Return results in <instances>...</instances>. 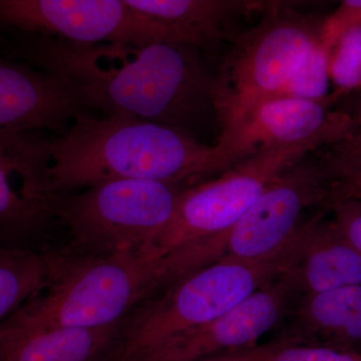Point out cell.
Here are the masks:
<instances>
[{
    "instance_id": "obj_23",
    "label": "cell",
    "mask_w": 361,
    "mask_h": 361,
    "mask_svg": "<svg viewBox=\"0 0 361 361\" xmlns=\"http://www.w3.org/2000/svg\"><path fill=\"white\" fill-rule=\"evenodd\" d=\"M361 21V0H344L331 16L323 20L322 44L330 47L344 30Z\"/></svg>"
},
{
    "instance_id": "obj_5",
    "label": "cell",
    "mask_w": 361,
    "mask_h": 361,
    "mask_svg": "<svg viewBox=\"0 0 361 361\" xmlns=\"http://www.w3.org/2000/svg\"><path fill=\"white\" fill-rule=\"evenodd\" d=\"M260 23L238 35L216 73L214 113L221 130L279 96L322 42L323 20L290 4L267 1Z\"/></svg>"
},
{
    "instance_id": "obj_17",
    "label": "cell",
    "mask_w": 361,
    "mask_h": 361,
    "mask_svg": "<svg viewBox=\"0 0 361 361\" xmlns=\"http://www.w3.org/2000/svg\"><path fill=\"white\" fill-rule=\"evenodd\" d=\"M13 314L0 342V361H113L127 319L96 329H25Z\"/></svg>"
},
{
    "instance_id": "obj_18",
    "label": "cell",
    "mask_w": 361,
    "mask_h": 361,
    "mask_svg": "<svg viewBox=\"0 0 361 361\" xmlns=\"http://www.w3.org/2000/svg\"><path fill=\"white\" fill-rule=\"evenodd\" d=\"M51 251L0 246V323L44 288Z\"/></svg>"
},
{
    "instance_id": "obj_10",
    "label": "cell",
    "mask_w": 361,
    "mask_h": 361,
    "mask_svg": "<svg viewBox=\"0 0 361 361\" xmlns=\"http://www.w3.org/2000/svg\"><path fill=\"white\" fill-rule=\"evenodd\" d=\"M0 30L77 44H165L155 21L126 0H0Z\"/></svg>"
},
{
    "instance_id": "obj_22",
    "label": "cell",
    "mask_w": 361,
    "mask_h": 361,
    "mask_svg": "<svg viewBox=\"0 0 361 361\" xmlns=\"http://www.w3.org/2000/svg\"><path fill=\"white\" fill-rule=\"evenodd\" d=\"M322 159L334 182V205L346 200L361 201V158L336 160L324 155Z\"/></svg>"
},
{
    "instance_id": "obj_14",
    "label": "cell",
    "mask_w": 361,
    "mask_h": 361,
    "mask_svg": "<svg viewBox=\"0 0 361 361\" xmlns=\"http://www.w3.org/2000/svg\"><path fill=\"white\" fill-rule=\"evenodd\" d=\"M128 6L153 20L166 44L213 51L238 35L234 25L241 16L264 11L267 1L248 0H126Z\"/></svg>"
},
{
    "instance_id": "obj_25",
    "label": "cell",
    "mask_w": 361,
    "mask_h": 361,
    "mask_svg": "<svg viewBox=\"0 0 361 361\" xmlns=\"http://www.w3.org/2000/svg\"><path fill=\"white\" fill-rule=\"evenodd\" d=\"M356 127L348 139L330 146L327 157L336 160H353L361 158V104L355 116Z\"/></svg>"
},
{
    "instance_id": "obj_11",
    "label": "cell",
    "mask_w": 361,
    "mask_h": 361,
    "mask_svg": "<svg viewBox=\"0 0 361 361\" xmlns=\"http://www.w3.org/2000/svg\"><path fill=\"white\" fill-rule=\"evenodd\" d=\"M297 298L285 272L215 319L169 339L135 361H201L250 350L281 324Z\"/></svg>"
},
{
    "instance_id": "obj_6",
    "label": "cell",
    "mask_w": 361,
    "mask_h": 361,
    "mask_svg": "<svg viewBox=\"0 0 361 361\" xmlns=\"http://www.w3.org/2000/svg\"><path fill=\"white\" fill-rule=\"evenodd\" d=\"M185 189L161 180H108L54 196L52 204L59 224L73 236V249L148 253L174 217Z\"/></svg>"
},
{
    "instance_id": "obj_24",
    "label": "cell",
    "mask_w": 361,
    "mask_h": 361,
    "mask_svg": "<svg viewBox=\"0 0 361 361\" xmlns=\"http://www.w3.org/2000/svg\"><path fill=\"white\" fill-rule=\"evenodd\" d=\"M330 212L344 237L361 253V202H339L330 209Z\"/></svg>"
},
{
    "instance_id": "obj_28",
    "label": "cell",
    "mask_w": 361,
    "mask_h": 361,
    "mask_svg": "<svg viewBox=\"0 0 361 361\" xmlns=\"http://www.w3.org/2000/svg\"><path fill=\"white\" fill-rule=\"evenodd\" d=\"M361 202V201H360Z\"/></svg>"
},
{
    "instance_id": "obj_9",
    "label": "cell",
    "mask_w": 361,
    "mask_h": 361,
    "mask_svg": "<svg viewBox=\"0 0 361 361\" xmlns=\"http://www.w3.org/2000/svg\"><path fill=\"white\" fill-rule=\"evenodd\" d=\"M338 97L336 94L323 99L275 97L258 104L241 122L221 130L214 146L215 174L261 152L305 142L330 147L348 139L355 129V118L332 110Z\"/></svg>"
},
{
    "instance_id": "obj_4",
    "label": "cell",
    "mask_w": 361,
    "mask_h": 361,
    "mask_svg": "<svg viewBox=\"0 0 361 361\" xmlns=\"http://www.w3.org/2000/svg\"><path fill=\"white\" fill-rule=\"evenodd\" d=\"M304 227L279 251L255 261L220 258L157 292L123 323L113 361H135L173 337L206 324L286 272Z\"/></svg>"
},
{
    "instance_id": "obj_12",
    "label": "cell",
    "mask_w": 361,
    "mask_h": 361,
    "mask_svg": "<svg viewBox=\"0 0 361 361\" xmlns=\"http://www.w3.org/2000/svg\"><path fill=\"white\" fill-rule=\"evenodd\" d=\"M52 200L37 137L0 132V246L47 251L44 245L59 224Z\"/></svg>"
},
{
    "instance_id": "obj_21",
    "label": "cell",
    "mask_w": 361,
    "mask_h": 361,
    "mask_svg": "<svg viewBox=\"0 0 361 361\" xmlns=\"http://www.w3.org/2000/svg\"><path fill=\"white\" fill-rule=\"evenodd\" d=\"M330 82L329 51L320 42L277 97L323 99L329 96Z\"/></svg>"
},
{
    "instance_id": "obj_16",
    "label": "cell",
    "mask_w": 361,
    "mask_h": 361,
    "mask_svg": "<svg viewBox=\"0 0 361 361\" xmlns=\"http://www.w3.org/2000/svg\"><path fill=\"white\" fill-rule=\"evenodd\" d=\"M329 211L308 219L298 257L286 271L298 297L361 285V253L327 219Z\"/></svg>"
},
{
    "instance_id": "obj_19",
    "label": "cell",
    "mask_w": 361,
    "mask_h": 361,
    "mask_svg": "<svg viewBox=\"0 0 361 361\" xmlns=\"http://www.w3.org/2000/svg\"><path fill=\"white\" fill-rule=\"evenodd\" d=\"M329 71L337 96L361 89V21L344 30L330 47Z\"/></svg>"
},
{
    "instance_id": "obj_27",
    "label": "cell",
    "mask_w": 361,
    "mask_h": 361,
    "mask_svg": "<svg viewBox=\"0 0 361 361\" xmlns=\"http://www.w3.org/2000/svg\"><path fill=\"white\" fill-rule=\"evenodd\" d=\"M201 361H234V360H232L231 358L228 357V356H219V357L210 358V360H201Z\"/></svg>"
},
{
    "instance_id": "obj_3",
    "label": "cell",
    "mask_w": 361,
    "mask_h": 361,
    "mask_svg": "<svg viewBox=\"0 0 361 361\" xmlns=\"http://www.w3.org/2000/svg\"><path fill=\"white\" fill-rule=\"evenodd\" d=\"M165 259L144 251H51L49 281L14 312L25 329H96L123 322L165 287Z\"/></svg>"
},
{
    "instance_id": "obj_2",
    "label": "cell",
    "mask_w": 361,
    "mask_h": 361,
    "mask_svg": "<svg viewBox=\"0 0 361 361\" xmlns=\"http://www.w3.org/2000/svg\"><path fill=\"white\" fill-rule=\"evenodd\" d=\"M45 188L52 196L104 180L182 184L215 175V148L167 126L127 115L78 116L52 141L39 140Z\"/></svg>"
},
{
    "instance_id": "obj_15",
    "label": "cell",
    "mask_w": 361,
    "mask_h": 361,
    "mask_svg": "<svg viewBox=\"0 0 361 361\" xmlns=\"http://www.w3.org/2000/svg\"><path fill=\"white\" fill-rule=\"evenodd\" d=\"M281 324L276 341L361 355V285L299 296Z\"/></svg>"
},
{
    "instance_id": "obj_7",
    "label": "cell",
    "mask_w": 361,
    "mask_h": 361,
    "mask_svg": "<svg viewBox=\"0 0 361 361\" xmlns=\"http://www.w3.org/2000/svg\"><path fill=\"white\" fill-rule=\"evenodd\" d=\"M320 147L305 142L261 152L214 180L186 188L174 217L148 253L164 259L176 252L206 249L241 220L271 183Z\"/></svg>"
},
{
    "instance_id": "obj_8",
    "label": "cell",
    "mask_w": 361,
    "mask_h": 361,
    "mask_svg": "<svg viewBox=\"0 0 361 361\" xmlns=\"http://www.w3.org/2000/svg\"><path fill=\"white\" fill-rule=\"evenodd\" d=\"M307 156L271 183L241 220L209 246L214 260L270 257L310 219H304L305 212L331 209L334 190L329 169L322 157Z\"/></svg>"
},
{
    "instance_id": "obj_20",
    "label": "cell",
    "mask_w": 361,
    "mask_h": 361,
    "mask_svg": "<svg viewBox=\"0 0 361 361\" xmlns=\"http://www.w3.org/2000/svg\"><path fill=\"white\" fill-rule=\"evenodd\" d=\"M225 356L234 361H361V355L356 353L276 341Z\"/></svg>"
},
{
    "instance_id": "obj_26",
    "label": "cell",
    "mask_w": 361,
    "mask_h": 361,
    "mask_svg": "<svg viewBox=\"0 0 361 361\" xmlns=\"http://www.w3.org/2000/svg\"><path fill=\"white\" fill-rule=\"evenodd\" d=\"M11 327V317L7 318L4 322L0 323V342L2 339L6 337V334H8L9 330Z\"/></svg>"
},
{
    "instance_id": "obj_13",
    "label": "cell",
    "mask_w": 361,
    "mask_h": 361,
    "mask_svg": "<svg viewBox=\"0 0 361 361\" xmlns=\"http://www.w3.org/2000/svg\"><path fill=\"white\" fill-rule=\"evenodd\" d=\"M84 110L61 80L25 63L0 59V132L63 135Z\"/></svg>"
},
{
    "instance_id": "obj_1",
    "label": "cell",
    "mask_w": 361,
    "mask_h": 361,
    "mask_svg": "<svg viewBox=\"0 0 361 361\" xmlns=\"http://www.w3.org/2000/svg\"><path fill=\"white\" fill-rule=\"evenodd\" d=\"M0 47L7 59L61 80L82 110L135 116L186 134L214 111L215 75L195 47L77 44L20 33L4 35Z\"/></svg>"
}]
</instances>
